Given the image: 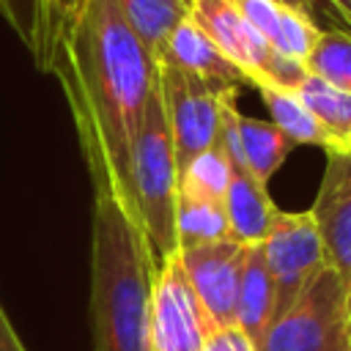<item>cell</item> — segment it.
Returning <instances> with one entry per match:
<instances>
[{"mask_svg": "<svg viewBox=\"0 0 351 351\" xmlns=\"http://www.w3.org/2000/svg\"><path fill=\"white\" fill-rule=\"evenodd\" d=\"M47 71L58 77L69 99L93 192H110L137 219L132 156L148 99L156 90V58L112 0H85Z\"/></svg>", "mask_w": 351, "mask_h": 351, "instance_id": "6da1fadb", "label": "cell"}, {"mask_svg": "<svg viewBox=\"0 0 351 351\" xmlns=\"http://www.w3.org/2000/svg\"><path fill=\"white\" fill-rule=\"evenodd\" d=\"M156 263L143 225L110 192H93L90 326L93 351H154L151 288Z\"/></svg>", "mask_w": 351, "mask_h": 351, "instance_id": "7a4b0ae2", "label": "cell"}, {"mask_svg": "<svg viewBox=\"0 0 351 351\" xmlns=\"http://www.w3.org/2000/svg\"><path fill=\"white\" fill-rule=\"evenodd\" d=\"M159 80V77H156ZM178 162L173 137L165 121L159 88L151 93L132 156V192L134 211L143 225L151 258L159 269L173 252L176 241V203H178Z\"/></svg>", "mask_w": 351, "mask_h": 351, "instance_id": "3957f363", "label": "cell"}, {"mask_svg": "<svg viewBox=\"0 0 351 351\" xmlns=\"http://www.w3.org/2000/svg\"><path fill=\"white\" fill-rule=\"evenodd\" d=\"M258 351H351L348 291L332 266L321 269L296 302L269 324Z\"/></svg>", "mask_w": 351, "mask_h": 351, "instance_id": "277c9868", "label": "cell"}, {"mask_svg": "<svg viewBox=\"0 0 351 351\" xmlns=\"http://www.w3.org/2000/svg\"><path fill=\"white\" fill-rule=\"evenodd\" d=\"M261 247L274 282V318H277L296 302V296L310 285V280L329 266V258L310 211H296V214L280 211Z\"/></svg>", "mask_w": 351, "mask_h": 351, "instance_id": "5b68a950", "label": "cell"}, {"mask_svg": "<svg viewBox=\"0 0 351 351\" xmlns=\"http://www.w3.org/2000/svg\"><path fill=\"white\" fill-rule=\"evenodd\" d=\"M159 99L165 110V121L173 137L178 170L195 159L197 154L217 145L219 132V93L208 82L159 63Z\"/></svg>", "mask_w": 351, "mask_h": 351, "instance_id": "8992f818", "label": "cell"}, {"mask_svg": "<svg viewBox=\"0 0 351 351\" xmlns=\"http://www.w3.org/2000/svg\"><path fill=\"white\" fill-rule=\"evenodd\" d=\"M217 329L195 293L178 252L159 263L151 288V337L154 351H200Z\"/></svg>", "mask_w": 351, "mask_h": 351, "instance_id": "52a82bcc", "label": "cell"}, {"mask_svg": "<svg viewBox=\"0 0 351 351\" xmlns=\"http://www.w3.org/2000/svg\"><path fill=\"white\" fill-rule=\"evenodd\" d=\"M244 255L247 244H239L236 239L178 250L184 271L217 326L236 324V299Z\"/></svg>", "mask_w": 351, "mask_h": 351, "instance_id": "ba28073f", "label": "cell"}, {"mask_svg": "<svg viewBox=\"0 0 351 351\" xmlns=\"http://www.w3.org/2000/svg\"><path fill=\"white\" fill-rule=\"evenodd\" d=\"M310 214L318 225L329 266L346 282L351 310V151L326 154V170Z\"/></svg>", "mask_w": 351, "mask_h": 351, "instance_id": "9c48e42d", "label": "cell"}, {"mask_svg": "<svg viewBox=\"0 0 351 351\" xmlns=\"http://www.w3.org/2000/svg\"><path fill=\"white\" fill-rule=\"evenodd\" d=\"M189 19L233 66H239L250 77V85H258L266 77V69L274 60L277 49H271L269 41L241 16L233 0H192Z\"/></svg>", "mask_w": 351, "mask_h": 351, "instance_id": "30bf717a", "label": "cell"}, {"mask_svg": "<svg viewBox=\"0 0 351 351\" xmlns=\"http://www.w3.org/2000/svg\"><path fill=\"white\" fill-rule=\"evenodd\" d=\"M156 63L176 66V69L208 82L217 90H230V88L239 90L241 85H250V77L239 66H233L189 16L170 33Z\"/></svg>", "mask_w": 351, "mask_h": 351, "instance_id": "8fae6325", "label": "cell"}, {"mask_svg": "<svg viewBox=\"0 0 351 351\" xmlns=\"http://www.w3.org/2000/svg\"><path fill=\"white\" fill-rule=\"evenodd\" d=\"M233 5L269 41L271 49H277L280 55L296 58L302 63L307 60V55L313 52L321 36L313 16L291 5H282L274 0H233Z\"/></svg>", "mask_w": 351, "mask_h": 351, "instance_id": "7c38bea8", "label": "cell"}, {"mask_svg": "<svg viewBox=\"0 0 351 351\" xmlns=\"http://www.w3.org/2000/svg\"><path fill=\"white\" fill-rule=\"evenodd\" d=\"M225 214L230 225V239L239 244H263L280 208L271 203L266 186L250 173L233 170L225 195Z\"/></svg>", "mask_w": 351, "mask_h": 351, "instance_id": "4fadbf2b", "label": "cell"}, {"mask_svg": "<svg viewBox=\"0 0 351 351\" xmlns=\"http://www.w3.org/2000/svg\"><path fill=\"white\" fill-rule=\"evenodd\" d=\"M271 318H274V282L263 258V247L247 244L241 280H239V299H236V324L258 346Z\"/></svg>", "mask_w": 351, "mask_h": 351, "instance_id": "5bb4252c", "label": "cell"}, {"mask_svg": "<svg viewBox=\"0 0 351 351\" xmlns=\"http://www.w3.org/2000/svg\"><path fill=\"white\" fill-rule=\"evenodd\" d=\"M255 88H258V93H261V99H263V104L269 110L271 123L293 145H318L326 154L337 151L335 140L321 129L315 115L304 107V101L293 90H280V88H271V85H255Z\"/></svg>", "mask_w": 351, "mask_h": 351, "instance_id": "9a60e30c", "label": "cell"}, {"mask_svg": "<svg viewBox=\"0 0 351 351\" xmlns=\"http://www.w3.org/2000/svg\"><path fill=\"white\" fill-rule=\"evenodd\" d=\"M126 19V25L137 33V38L148 47L154 58H159L170 33L189 16V0H112Z\"/></svg>", "mask_w": 351, "mask_h": 351, "instance_id": "2e32d148", "label": "cell"}, {"mask_svg": "<svg viewBox=\"0 0 351 351\" xmlns=\"http://www.w3.org/2000/svg\"><path fill=\"white\" fill-rule=\"evenodd\" d=\"M236 123H239V137H241V151H244L247 170H250L252 178H258L266 186L269 178L285 162V156L291 154L293 143L271 121H258L252 115L239 112Z\"/></svg>", "mask_w": 351, "mask_h": 351, "instance_id": "e0dca14e", "label": "cell"}, {"mask_svg": "<svg viewBox=\"0 0 351 351\" xmlns=\"http://www.w3.org/2000/svg\"><path fill=\"white\" fill-rule=\"evenodd\" d=\"M296 96L315 115L321 129L335 140L337 151H351V93L310 74L299 85Z\"/></svg>", "mask_w": 351, "mask_h": 351, "instance_id": "ac0fdd59", "label": "cell"}, {"mask_svg": "<svg viewBox=\"0 0 351 351\" xmlns=\"http://www.w3.org/2000/svg\"><path fill=\"white\" fill-rule=\"evenodd\" d=\"M230 239V225L225 214V203L206 200V197H189L178 192L176 203V241L178 250L211 244Z\"/></svg>", "mask_w": 351, "mask_h": 351, "instance_id": "d6986e66", "label": "cell"}, {"mask_svg": "<svg viewBox=\"0 0 351 351\" xmlns=\"http://www.w3.org/2000/svg\"><path fill=\"white\" fill-rule=\"evenodd\" d=\"M230 162L228 156L214 145L195 159H189L178 173V192L189 197H206L225 203L228 186H230Z\"/></svg>", "mask_w": 351, "mask_h": 351, "instance_id": "ffe728a7", "label": "cell"}, {"mask_svg": "<svg viewBox=\"0 0 351 351\" xmlns=\"http://www.w3.org/2000/svg\"><path fill=\"white\" fill-rule=\"evenodd\" d=\"M304 66L313 77L351 93V33L321 30Z\"/></svg>", "mask_w": 351, "mask_h": 351, "instance_id": "44dd1931", "label": "cell"}, {"mask_svg": "<svg viewBox=\"0 0 351 351\" xmlns=\"http://www.w3.org/2000/svg\"><path fill=\"white\" fill-rule=\"evenodd\" d=\"M85 0H44V19H41V49L36 55L38 69L47 71V63L52 58V52L58 49V44L63 41V36L69 33V27L74 25L80 8Z\"/></svg>", "mask_w": 351, "mask_h": 351, "instance_id": "7402d4cb", "label": "cell"}, {"mask_svg": "<svg viewBox=\"0 0 351 351\" xmlns=\"http://www.w3.org/2000/svg\"><path fill=\"white\" fill-rule=\"evenodd\" d=\"M0 16L11 25V30L22 38V44L36 58L41 49L44 0H0Z\"/></svg>", "mask_w": 351, "mask_h": 351, "instance_id": "603a6c76", "label": "cell"}, {"mask_svg": "<svg viewBox=\"0 0 351 351\" xmlns=\"http://www.w3.org/2000/svg\"><path fill=\"white\" fill-rule=\"evenodd\" d=\"M200 351H258V346L239 324H228V326H217L206 337Z\"/></svg>", "mask_w": 351, "mask_h": 351, "instance_id": "cb8c5ba5", "label": "cell"}, {"mask_svg": "<svg viewBox=\"0 0 351 351\" xmlns=\"http://www.w3.org/2000/svg\"><path fill=\"white\" fill-rule=\"evenodd\" d=\"M0 351H25V346H22L16 329L11 326V321H8L5 310H3V304H0Z\"/></svg>", "mask_w": 351, "mask_h": 351, "instance_id": "d4e9b609", "label": "cell"}, {"mask_svg": "<svg viewBox=\"0 0 351 351\" xmlns=\"http://www.w3.org/2000/svg\"><path fill=\"white\" fill-rule=\"evenodd\" d=\"M329 5H332L335 11H340V16L351 25V0H329Z\"/></svg>", "mask_w": 351, "mask_h": 351, "instance_id": "484cf974", "label": "cell"}, {"mask_svg": "<svg viewBox=\"0 0 351 351\" xmlns=\"http://www.w3.org/2000/svg\"><path fill=\"white\" fill-rule=\"evenodd\" d=\"M274 3L291 5V8H296V11H304V14H310V11H313V0H274Z\"/></svg>", "mask_w": 351, "mask_h": 351, "instance_id": "4316f807", "label": "cell"}, {"mask_svg": "<svg viewBox=\"0 0 351 351\" xmlns=\"http://www.w3.org/2000/svg\"><path fill=\"white\" fill-rule=\"evenodd\" d=\"M189 3H192V0H189Z\"/></svg>", "mask_w": 351, "mask_h": 351, "instance_id": "83f0119b", "label": "cell"}]
</instances>
